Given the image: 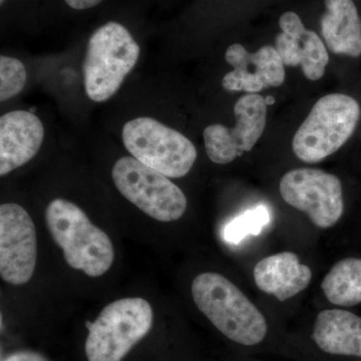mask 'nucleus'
Segmentation results:
<instances>
[{
	"mask_svg": "<svg viewBox=\"0 0 361 361\" xmlns=\"http://www.w3.org/2000/svg\"><path fill=\"white\" fill-rule=\"evenodd\" d=\"M151 304L140 297L118 299L87 322L85 350L89 361H122L153 325Z\"/></svg>",
	"mask_w": 361,
	"mask_h": 361,
	"instance_id": "obj_4",
	"label": "nucleus"
},
{
	"mask_svg": "<svg viewBox=\"0 0 361 361\" xmlns=\"http://www.w3.org/2000/svg\"><path fill=\"white\" fill-rule=\"evenodd\" d=\"M27 73L23 63L11 56L0 58V101L20 94L25 87Z\"/></svg>",
	"mask_w": 361,
	"mask_h": 361,
	"instance_id": "obj_19",
	"label": "nucleus"
},
{
	"mask_svg": "<svg viewBox=\"0 0 361 361\" xmlns=\"http://www.w3.org/2000/svg\"><path fill=\"white\" fill-rule=\"evenodd\" d=\"M279 189L283 200L307 214L316 227H332L343 214L341 182L336 175L318 169H296L282 177Z\"/></svg>",
	"mask_w": 361,
	"mask_h": 361,
	"instance_id": "obj_8",
	"label": "nucleus"
},
{
	"mask_svg": "<svg viewBox=\"0 0 361 361\" xmlns=\"http://www.w3.org/2000/svg\"><path fill=\"white\" fill-rule=\"evenodd\" d=\"M111 177L118 192L153 219L173 222L186 211L187 198L182 190L134 157L118 159Z\"/></svg>",
	"mask_w": 361,
	"mask_h": 361,
	"instance_id": "obj_7",
	"label": "nucleus"
},
{
	"mask_svg": "<svg viewBox=\"0 0 361 361\" xmlns=\"http://www.w3.org/2000/svg\"><path fill=\"white\" fill-rule=\"evenodd\" d=\"M197 307L228 338L256 345L267 334L264 316L238 287L218 273H202L192 284Z\"/></svg>",
	"mask_w": 361,
	"mask_h": 361,
	"instance_id": "obj_1",
	"label": "nucleus"
},
{
	"mask_svg": "<svg viewBox=\"0 0 361 361\" xmlns=\"http://www.w3.org/2000/svg\"><path fill=\"white\" fill-rule=\"evenodd\" d=\"M65 1L71 8L85 11V9L99 6L103 0H65Z\"/></svg>",
	"mask_w": 361,
	"mask_h": 361,
	"instance_id": "obj_21",
	"label": "nucleus"
},
{
	"mask_svg": "<svg viewBox=\"0 0 361 361\" xmlns=\"http://www.w3.org/2000/svg\"><path fill=\"white\" fill-rule=\"evenodd\" d=\"M312 338L329 355L361 357V317L345 310H323L316 318Z\"/></svg>",
	"mask_w": 361,
	"mask_h": 361,
	"instance_id": "obj_14",
	"label": "nucleus"
},
{
	"mask_svg": "<svg viewBox=\"0 0 361 361\" xmlns=\"http://www.w3.org/2000/svg\"><path fill=\"white\" fill-rule=\"evenodd\" d=\"M236 125L232 129L215 123L204 130L207 156L219 165L231 163L251 151L260 139L266 126L267 104L258 94L240 97L234 106Z\"/></svg>",
	"mask_w": 361,
	"mask_h": 361,
	"instance_id": "obj_9",
	"label": "nucleus"
},
{
	"mask_svg": "<svg viewBox=\"0 0 361 361\" xmlns=\"http://www.w3.org/2000/svg\"><path fill=\"white\" fill-rule=\"evenodd\" d=\"M139 44L121 23L109 21L92 33L84 61L85 94L96 103L118 92L139 59Z\"/></svg>",
	"mask_w": 361,
	"mask_h": 361,
	"instance_id": "obj_3",
	"label": "nucleus"
},
{
	"mask_svg": "<svg viewBox=\"0 0 361 361\" xmlns=\"http://www.w3.org/2000/svg\"><path fill=\"white\" fill-rule=\"evenodd\" d=\"M45 221L70 267L90 277L102 276L110 270L115 259L110 237L92 224L80 207L54 199L45 209Z\"/></svg>",
	"mask_w": 361,
	"mask_h": 361,
	"instance_id": "obj_2",
	"label": "nucleus"
},
{
	"mask_svg": "<svg viewBox=\"0 0 361 361\" xmlns=\"http://www.w3.org/2000/svg\"><path fill=\"white\" fill-rule=\"evenodd\" d=\"M360 106L353 97L330 94L313 106L296 134L292 148L299 160L317 163L336 153L360 122Z\"/></svg>",
	"mask_w": 361,
	"mask_h": 361,
	"instance_id": "obj_5",
	"label": "nucleus"
},
{
	"mask_svg": "<svg viewBox=\"0 0 361 361\" xmlns=\"http://www.w3.org/2000/svg\"><path fill=\"white\" fill-rule=\"evenodd\" d=\"M225 58L234 68L223 78L225 90L257 94L266 87H279L284 82L283 61L271 45L252 54L243 45L234 44L228 47Z\"/></svg>",
	"mask_w": 361,
	"mask_h": 361,
	"instance_id": "obj_11",
	"label": "nucleus"
},
{
	"mask_svg": "<svg viewBox=\"0 0 361 361\" xmlns=\"http://www.w3.org/2000/svg\"><path fill=\"white\" fill-rule=\"evenodd\" d=\"M302 59L301 66L304 75L310 80H320L329 65V56L326 47L312 30H306L301 37Z\"/></svg>",
	"mask_w": 361,
	"mask_h": 361,
	"instance_id": "obj_18",
	"label": "nucleus"
},
{
	"mask_svg": "<svg viewBox=\"0 0 361 361\" xmlns=\"http://www.w3.org/2000/svg\"><path fill=\"white\" fill-rule=\"evenodd\" d=\"M271 221L270 211L264 205L249 209L228 223L223 231L227 243L238 244L244 238L259 235Z\"/></svg>",
	"mask_w": 361,
	"mask_h": 361,
	"instance_id": "obj_17",
	"label": "nucleus"
},
{
	"mask_svg": "<svg viewBox=\"0 0 361 361\" xmlns=\"http://www.w3.org/2000/svg\"><path fill=\"white\" fill-rule=\"evenodd\" d=\"M6 1V0H0V4H4Z\"/></svg>",
	"mask_w": 361,
	"mask_h": 361,
	"instance_id": "obj_23",
	"label": "nucleus"
},
{
	"mask_svg": "<svg viewBox=\"0 0 361 361\" xmlns=\"http://www.w3.org/2000/svg\"><path fill=\"white\" fill-rule=\"evenodd\" d=\"M322 288L334 305H357L361 302V259L348 258L337 262L323 279Z\"/></svg>",
	"mask_w": 361,
	"mask_h": 361,
	"instance_id": "obj_16",
	"label": "nucleus"
},
{
	"mask_svg": "<svg viewBox=\"0 0 361 361\" xmlns=\"http://www.w3.org/2000/svg\"><path fill=\"white\" fill-rule=\"evenodd\" d=\"M312 272L292 252H281L259 261L254 268V279L261 291L286 301L305 290Z\"/></svg>",
	"mask_w": 361,
	"mask_h": 361,
	"instance_id": "obj_13",
	"label": "nucleus"
},
{
	"mask_svg": "<svg viewBox=\"0 0 361 361\" xmlns=\"http://www.w3.org/2000/svg\"><path fill=\"white\" fill-rule=\"evenodd\" d=\"M323 39L330 51L357 58L361 54V20L353 0H325Z\"/></svg>",
	"mask_w": 361,
	"mask_h": 361,
	"instance_id": "obj_15",
	"label": "nucleus"
},
{
	"mask_svg": "<svg viewBox=\"0 0 361 361\" xmlns=\"http://www.w3.org/2000/svg\"><path fill=\"white\" fill-rule=\"evenodd\" d=\"M44 137L42 121L30 111H9L0 118V176H6L37 155Z\"/></svg>",
	"mask_w": 361,
	"mask_h": 361,
	"instance_id": "obj_12",
	"label": "nucleus"
},
{
	"mask_svg": "<svg viewBox=\"0 0 361 361\" xmlns=\"http://www.w3.org/2000/svg\"><path fill=\"white\" fill-rule=\"evenodd\" d=\"M123 142L135 159L168 178L184 177L197 160L193 142L178 130L148 116L126 123Z\"/></svg>",
	"mask_w": 361,
	"mask_h": 361,
	"instance_id": "obj_6",
	"label": "nucleus"
},
{
	"mask_svg": "<svg viewBox=\"0 0 361 361\" xmlns=\"http://www.w3.org/2000/svg\"><path fill=\"white\" fill-rule=\"evenodd\" d=\"M265 103L267 106H272V104H275V99L273 97H265Z\"/></svg>",
	"mask_w": 361,
	"mask_h": 361,
	"instance_id": "obj_22",
	"label": "nucleus"
},
{
	"mask_svg": "<svg viewBox=\"0 0 361 361\" xmlns=\"http://www.w3.org/2000/svg\"><path fill=\"white\" fill-rule=\"evenodd\" d=\"M37 241L35 223L18 204L0 206V275L11 285L32 279L37 266Z\"/></svg>",
	"mask_w": 361,
	"mask_h": 361,
	"instance_id": "obj_10",
	"label": "nucleus"
},
{
	"mask_svg": "<svg viewBox=\"0 0 361 361\" xmlns=\"http://www.w3.org/2000/svg\"><path fill=\"white\" fill-rule=\"evenodd\" d=\"M2 361H49L44 355L32 350H20L7 355Z\"/></svg>",
	"mask_w": 361,
	"mask_h": 361,
	"instance_id": "obj_20",
	"label": "nucleus"
}]
</instances>
